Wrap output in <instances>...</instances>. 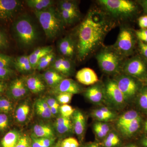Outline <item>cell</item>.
<instances>
[{
	"label": "cell",
	"instance_id": "obj_1",
	"mask_svg": "<svg viewBox=\"0 0 147 147\" xmlns=\"http://www.w3.org/2000/svg\"><path fill=\"white\" fill-rule=\"evenodd\" d=\"M112 21L106 13L97 9L88 12L76 31V55L79 61L85 60L101 46L112 28Z\"/></svg>",
	"mask_w": 147,
	"mask_h": 147
},
{
	"label": "cell",
	"instance_id": "obj_2",
	"mask_svg": "<svg viewBox=\"0 0 147 147\" xmlns=\"http://www.w3.org/2000/svg\"><path fill=\"white\" fill-rule=\"evenodd\" d=\"M12 32L20 47L27 48L34 45L38 39V32L31 18L26 14L18 16L13 21Z\"/></svg>",
	"mask_w": 147,
	"mask_h": 147
},
{
	"label": "cell",
	"instance_id": "obj_3",
	"mask_svg": "<svg viewBox=\"0 0 147 147\" xmlns=\"http://www.w3.org/2000/svg\"><path fill=\"white\" fill-rule=\"evenodd\" d=\"M45 35L49 39H54L63 30L65 24L57 8L54 6L39 11H34Z\"/></svg>",
	"mask_w": 147,
	"mask_h": 147
},
{
	"label": "cell",
	"instance_id": "obj_4",
	"mask_svg": "<svg viewBox=\"0 0 147 147\" xmlns=\"http://www.w3.org/2000/svg\"><path fill=\"white\" fill-rule=\"evenodd\" d=\"M100 5L106 14L117 19H124L130 17L137 9V6L129 0H100Z\"/></svg>",
	"mask_w": 147,
	"mask_h": 147
},
{
	"label": "cell",
	"instance_id": "obj_5",
	"mask_svg": "<svg viewBox=\"0 0 147 147\" xmlns=\"http://www.w3.org/2000/svg\"><path fill=\"white\" fill-rule=\"evenodd\" d=\"M122 57L113 47H105L96 55L98 65L102 71L108 74L118 73L122 68Z\"/></svg>",
	"mask_w": 147,
	"mask_h": 147
},
{
	"label": "cell",
	"instance_id": "obj_6",
	"mask_svg": "<svg viewBox=\"0 0 147 147\" xmlns=\"http://www.w3.org/2000/svg\"><path fill=\"white\" fill-rule=\"evenodd\" d=\"M135 39L133 33L128 28H122L113 48L122 57L128 56L133 51Z\"/></svg>",
	"mask_w": 147,
	"mask_h": 147
},
{
	"label": "cell",
	"instance_id": "obj_7",
	"mask_svg": "<svg viewBox=\"0 0 147 147\" xmlns=\"http://www.w3.org/2000/svg\"><path fill=\"white\" fill-rule=\"evenodd\" d=\"M22 6V2L18 0H0V22L14 21Z\"/></svg>",
	"mask_w": 147,
	"mask_h": 147
},
{
	"label": "cell",
	"instance_id": "obj_8",
	"mask_svg": "<svg viewBox=\"0 0 147 147\" xmlns=\"http://www.w3.org/2000/svg\"><path fill=\"white\" fill-rule=\"evenodd\" d=\"M122 69L127 75L141 79L146 78L147 66L143 60L139 57L132 58L123 65Z\"/></svg>",
	"mask_w": 147,
	"mask_h": 147
},
{
	"label": "cell",
	"instance_id": "obj_9",
	"mask_svg": "<svg viewBox=\"0 0 147 147\" xmlns=\"http://www.w3.org/2000/svg\"><path fill=\"white\" fill-rule=\"evenodd\" d=\"M119 89L123 94L125 101L132 98L139 89V85L132 76L123 74L119 76L116 80Z\"/></svg>",
	"mask_w": 147,
	"mask_h": 147
},
{
	"label": "cell",
	"instance_id": "obj_10",
	"mask_svg": "<svg viewBox=\"0 0 147 147\" xmlns=\"http://www.w3.org/2000/svg\"><path fill=\"white\" fill-rule=\"evenodd\" d=\"M105 96L113 105L117 106L123 105L125 100L115 80L108 81L104 87Z\"/></svg>",
	"mask_w": 147,
	"mask_h": 147
},
{
	"label": "cell",
	"instance_id": "obj_11",
	"mask_svg": "<svg viewBox=\"0 0 147 147\" xmlns=\"http://www.w3.org/2000/svg\"><path fill=\"white\" fill-rule=\"evenodd\" d=\"M24 79L16 78L11 82L8 89L9 94L14 99H19L26 96L29 92Z\"/></svg>",
	"mask_w": 147,
	"mask_h": 147
},
{
	"label": "cell",
	"instance_id": "obj_12",
	"mask_svg": "<svg viewBox=\"0 0 147 147\" xmlns=\"http://www.w3.org/2000/svg\"><path fill=\"white\" fill-rule=\"evenodd\" d=\"M58 49L59 52L64 58L70 59L76 54L75 41L69 36H66L59 40Z\"/></svg>",
	"mask_w": 147,
	"mask_h": 147
},
{
	"label": "cell",
	"instance_id": "obj_13",
	"mask_svg": "<svg viewBox=\"0 0 147 147\" xmlns=\"http://www.w3.org/2000/svg\"><path fill=\"white\" fill-rule=\"evenodd\" d=\"M82 88L79 84L71 79H64L57 86L53 88V91L56 94L60 93H69L72 94L79 93Z\"/></svg>",
	"mask_w": 147,
	"mask_h": 147
},
{
	"label": "cell",
	"instance_id": "obj_14",
	"mask_svg": "<svg viewBox=\"0 0 147 147\" xmlns=\"http://www.w3.org/2000/svg\"><path fill=\"white\" fill-rule=\"evenodd\" d=\"M76 78L79 83L86 86L93 85L98 81L96 74L88 67L82 68L77 71Z\"/></svg>",
	"mask_w": 147,
	"mask_h": 147
},
{
	"label": "cell",
	"instance_id": "obj_15",
	"mask_svg": "<svg viewBox=\"0 0 147 147\" xmlns=\"http://www.w3.org/2000/svg\"><path fill=\"white\" fill-rule=\"evenodd\" d=\"M86 97L91 102L99 103L102 102L105 96L104 88L96 85L87 89L85 93Z\"/></svg>",
	"mask_w": 147,
	"mask_h": 147
},
{
	"label": "cell",
	"instance_id": "obj_16",
	"mask_svg": "<svg viewBox=\"0 0 147 147\" xmlns=\"http://www.w3.org/2000/svg\"><path fill=\"white\" fill-rule=\"evenodd\" d=\"M29 90L34 94L39 93L45 89L44 82L39 76L36 75H30L24 79Z\"/></svg>",
	"mask_w": 147,
	"mask_h": 147
},
{
	"label": "cell",
	"instance_id": "obj_17",
	"mask_svg": "<svg viewBox=\"0 0 147 147\" xmlns=\"http://www.w3.org/2000/svg\"><path fill=\"white\" fill-rule=\"evenodd\" d=\"M73 128L74 132L79 136H83L86 127V121L85 116L79 110L75 111L73 115Z\"/></svg>",
	"mask_w": 147,
	"mask_h": 147
},
{
	"label": "cell",
	"instance_id": "obj_18",
	"mask_svg": "<svg viewBox=\"0 0 147 147\" xmlns=\"http://www.w3.org/2000/svg\"><path fill=\"white\" fill-rule=\"evenodd\" d=\"M53 48L52 46H44L36 48L29 55V60L34 70L36 69L39 60L45 55L53 53Z\"/></svg>",
	"mask_w": 147,
	"mask_h": 147
},
{
	"label": "cell",
	"instance_id": "obj_19",
	"mask_svg": "<svg viewBox=\"0 0 147 147\" xmlns=\"http://www.w3.org/2000/svg\"><path fill=\"white\" fill-rule=\"evenodd\" d=\"M14 67L19 72L29 73L34 70L31 65L28 55L18 56L14 59Z\"/></svg>",
	"mask_w": 147,
	"mask_h": 147
},
{
	"label": "cell",
	"instance_id": "obj_20",
	"mask_svg": "<svg viewBox=\"0 0 147 147\" xmlns=\"http://www.w3.org/2000/svg\"><path fill=\"white\" fill-rule=\"evenodd\" d=\"M42 77L47 86L53 88L64 79L63 75L52 69L45 71Z\"/></svg>",
	"mask_w": 147,
	"mask_h": 147
},
{
	"label": "cell",
	"instance_id": "obj_21",
	"mask_svg": "<svg viewBox=\"0 0 147 147\" xmlns=\"http://www.w3.org/2000/svg\"><path fill=\"white\" fill-rule=\"evenodd\" d=\"M92 115L96 119L103 122L113 120L116 117L115 113L106 107H102L93 110Z\"/></svg>",
	"mask_w": 147,
	"mask_h": 147
},
{
	"label": "cell",
	"instance_id": "obj_22",
	"mask_svg": "<svg viewBox=\"0 0 147 147\" xmlns=\"http://www.w3.org/2000/svg\"><path fill=\"white\" fill-rule=\"evenodd\" d=\"M33 133L36 138L54 139L55 134L52 127L47 124H37L33 127Z\"/></svg>",
	"mask_w": 147,
	"mask_h": 147
},
{
	"label": "cell",
	"instance_id": "obj_23",
	"mask_svg": "<svg viewBox=\"0 0 147 147\" xmlns=\"http://www.w3.org/2000/svg\"><path fill=\"white\" fill-rule=\"evenodd\" d=\"M55 127L59 134H64L71 130L73 127V125L69 117L61 116L57 119L55 122Z\"/></svg>",
	"mask_w": 147,
	"mask_h": 147
},
{
	"label": "cell",
	"instance_id": "obj_24",
	"mask_svg": "<svg viewBox=\"0 0 147 147\" xmlns=\"http://www.w3.org/2000/svg\"><path fill=\"white\" fill-rule=\"evenodd\" d=\"M20 138L18 131L15 130H11L3 137L1 144L2 147H15Z\"/></svg>",
	"mask_w": 147,
	"mask_h": 147
},
{
	"label": "cell",
	"instance_id": "obj_25",
	"mask_svg": "<svg viewBox=\"0 0 147 147\" xmlns=\"http://www.w3.org/2000/svg\"><path fill=\"white\" fill-rule=\"evenodd\" d=\"M141 122V119L140 117L128 124L119 128V130L124 137H131L139 129Z\"/></svg>",
	"mask_w": 147,
	"mask_h": 147
},
{
	"label": "cell",
	"instance_id": "obj_26",
	"mask_svg": "<svg viewBox=\"0 0 147 147\" xmlns=\"http://www.w3.org/2000/svg\"><path fill=\"white\" fill-rule=\"evenodd\" d=\"M58 8L67 11L77 19L80 15L78 4L75 1L67 0L59 1Z\"/></svg>",
	"mask_w": 147,
	"mask_h": 147
},
{
	"label": "cell",
	"instance_id": "obj_27",
	"mask_svg": "<svg viewBox=\"0 0 147 147\" xmlns=\"http://www.w3.org/2000/svg\"><path fill=\"white\" fill-rule=\"evenodd\" d=\"M27 5L34 9V11H39L53 6L54 1L52 0H28L26 1Z\"/></svg>",
	"mask_w": 147,
	"mask_h": 147
},
{
	"label": "cell",
	"instance_id": "obj_28",
	"mask_svg": "<svg viewBox=\"0 0 147 147\" xmlns=\"http://www.w3.org/2000/svg\"><path fill=\"white\" fill-rule=\"evenodd\" d=\"M139 117L140 116L136 111L132 110L127 111L119 118L117 122V126L118 128H120Z\"/></svg>",
	"mask_w": 147,
	"mask_h": 147
},
{
	"label": "cell",
	"instance_id": "obj_29",
	"mask_svg": "<svg viewBox=\"0 0 147 147\" xmlns=\"http://www.w3.org/2000/svg\"><path fill=\"white\" fill-rule=\"evenodd\" d=\"M30 112V107L28 103H25L19 105L15 113V117L19 123L26 121Z\"/></svg>",
	"mask_w": 147,
	"mask_h": 147
},
{
	"label": "cell",
	"instance_id": "obj_30",
	"mask_svg": "<svg viewBox=\"0 0 147 147\" xmlns=\"http://www.w3.org/2000/svg\"><path fill=\"white\" fill-rule=\"evenodd\" d=\"M93 129L96 136L99 139H102L105 138L109 134L110 127L108 124L99 121L94 124Z\"/></svg>",
	"mask_w": 147,
	"mask_h": 147
},
{
	"label": "cell",
	"instance_id": "obj_31",
	"mask_svg": "<svg viewBox=\"0 0 147 147\" xmlns=\"http://www.w3.org/2000/svg\"><path fill=\"white\" fill-rule=\"evenodd\" d=\"M120 139L115 132H110L104 139L103 144L105 147H115L119 144Z\"/></svg>",
	"mask_w": 147,
	"mask_h": 147
},
{
	"label": "cell",
	"instance_id": "obj_32",
	"mask_svg": "<svg viewBox=\"0 0 147 147\" xmlns=\"http://www.w3.org/2000/svg\"><path fill=\"white\" fill-rule=\"evenodd\" d=\"M14 59L8 55L0 53V67L11 69L14 67Z\"/></svg>",
	"mask_w": 147,
	"mask_h": 147
},
{
	"label": "cell",
	"instance_id": "obj_33",
	"mask_svg": "<svg viewBox=\"0 0 147 147\" xmlns=\"http://www.w3.org/2000/svg\"><path fill=\"white\" fill-rule=\"evenodd\" d=\"M57 9L65 25H71L77 19L67 11L59 8Z\"/></svg>",
	"mask_w": 147,
	"mask_h": 147
},
{
	"label": "cell",
	"instance_id": "obj_34",
	"mask_svg": "<svg viewBox=\"0 0 147 147\" xmlns=\"http://www.w3.org/2000/svg\"><path fill=\"white\" fill-rule=\"evenodd\" d=\"M55 59H56V56L55 54L53 52L51 53L50 57L47 60L38 64L35 69L41 70L45 69L53 63Z\"/></svg>",
	"mask_w": 147,
	"mask_h": 147
},
{
	"label": "cell",
	"instance_id": "obj_35",
	"mask_svg": "<svg viewBox=\"0 0 147 147\" xmlns=\"http://www.w3.org/2000/svg\"><path fill=\"white\" fill-rule=\"evenodd\" d=\"M73 95L69 93H60L57 94V99L58 102L63 105L67 104L71 101Z\"/></svg>",
	"mask_w": 147,
	"mask_h": 147
},
{
	"label": "cell",
	"instance_id": "obj_36",
	"mask_svg": "<svg viewBox=\"0 0 147 147\" xmlns=\"http://www.w3.org/2000/svg\"><path fill=\"white\" fill-rule=\"evenodd\" d=\"M63 67V75H68L72 71L73 65L72 62L70 59L62 57V61Z\"/></svg>",
	"mask_w": 147,
	"mask_h": 147
},
{
	"label": "cell",
	"instance_id": "obj_37",
	"mask_svg": "<svg viewBox=\"0 0 147 147\" xmlns=\"http://www.w3.org/2000/svg\"><path fill=\"white\" fill-rule=\"evenodd\" d=\"M59 110L61 116L65 117H69L75 111V109L68 104L62 105L60 107Z\"/></svg>",
	"mask_w": 147,
	"mask_h": 147
},
{
	"label": "cell",
	"instance_id": "obj_38",
	"mask_svg": "<svg viewBox=\"0 0 147 147\" xmlns=\"http://www.w3.org/2000/svg\"><path fill=\"white\" fill-rule=\"evenodd\" d=\"M61 147H79V142L75 138L69 137L65 139L61 144Z\"/></svg>",
	"mask_w": 147,
	"mask_h": 147
},
{
	"label": "cell",
	"instance_id": "obj_39",
	"mask_svg": "<svg viewBox=\"0 0 147 147\" xmlns=\"http://www.w3.org/2000/svg\"><path fill=\"white\" fill-rule=\"evenodd\" d=\"M9 40L7 36L3 31L0 28V50H4L9 47Z\"/></svg>",
	"mask_w": 147,
	"mask_h": 147
},
{
	"label": "cell",
	"instance_id": "obj_40",
	"mask_svg": "<svg viewBox=\"0 0 147 147\" xmlns=\"http://www.w3.org/2000/svg\"><path fill=\"white\" fill-rule=\"evenodd\" d=\"M62 57L56 58L53 63L51 64V67L52 69H54L63 75V67L62 64Z\"/></svg>",
	"mask_w": 147,
	"mask_h": 147
},
{
	"label": "cell",
	"instance_id": "obj_41",
	"mask_svg": "<svg viewBox=\"0 0 147 147\" xmlns=\"http://www.w3.org/2000/svg\"><path fill=\"white\" fill-rule=\"evenodd\" d=\"M14 74L12 69L0 67V81L7 80L10 78Z\"/></svg>",
	"mask_w": 147,
	"mask_h": 147
},
{
	"label": "cell",
	"instance_id": "obj_42",
	"mask_svg": "<svg viewBox=\"0 0 147 147\" xmlns=\"http://www.w3.org/2000/svg\"><path fill=\"white\" fill-rule=\"evenodd\" d=\"M35 107L37 113L43 118H50L53 116L50 111V108L45 109L37 105H36Z\"/></svg>",
	"mask_w": 147,
	"mask_h": 147
},
{
	"label": "cell",
	"instance_id": "obj_43",
	"mask_svg": "<svg viewBox=\"0 0 147 147\" xmlns=\"http://www.w3.org/2000/svg\"><path fill=\"white\" fill-rule=\"evenodd\" d=\"M139 102L141 108L147 110V89L142 92L139 96Z\"/></svg>",
	"mask_w": 147,
	"mask_h": 147
},
{
	"label": "cell",
	"instance_id": "obj_44",
	"mask_svg": "<svg viewBox=\"0 0 147 147\" xmlns=\"http://www.w3.org/2000/svg\"><path fill=\"white\" fill-rule=\"evenodd\" d=\"M8 125V118L5 113L0 114V130L4 131Z\"/></svg>",
	"mask_w": 147,
	"mask_h": 147
},
{
	"label": "cell",
	"instance_id": "obj_45",
	"mask_svg": "<svg viewBox=\"0 0 147 147\" xmlns=\"http://www.w3.org/2000/svg\"><path fill=\"white\" fill-rule=\"evenodd\" d=\"M1 99L4 109V113H8L12 109L11 102L8 99L5 98H1Z\"/></svg>",
	"mask_w": 147,
	"mask_h": 147
},
{
	"label": "cell",
	"instance_id": "obj_46",
	"mask_svg": "<svg viewBox=\"0 0 147 147\" xmlns=\"http://www.w3.org/2000/svg\"><path fill=\"white\" fill-rule=\"evenodd\" d=\"M15 147H29V141L28 137L26 136L20 137Z\"/></svg>",
	"mask_w": 147,
	"mask_h": 147
},
{
	"label": "cell",
	"instance_id": "obj_47",
	"mask_svg": "<svg viewBox=\"0 0 147 147\" xmlns=\"http://www.w3.org/2000/svg\"><path fill=\"white\" fill-rule=\"evenodd\" d=\"M43 146L45 147H50L54 143V139L42 138H36Z\"/></svg>",
	"mask_w": 147,
	"mask_h": 147
},
{
	"label": "cell",
	"instance_id": "obj_48",
	"mask_svg": "<svg viewBox=\"0 0 147 147\" xmlns=\"http://www.w3.org/2000/svg\"><path fill=\"white\" fill-rule=\"evenodd\" d=\"M139 47L142 55L147 59V43L139 40Z\"/></svg>",
	"mask_w": 147,
	"mask_h": 147
},
{
	"label": "cell",
	"instance_id": "obj_49",
	"mask_svg": "<svg viewBox=\"0 0 147 147\" xmlns=\"http://www.w3.org/2000/svg\"><path fill=\"white\" fill-rule=\"evenodd\" d=\"M138 23L139 27L142 29L147 28V15L141 16L139 18Z\"/></svg>",
	"mask_w": 147,
	"mask_h": 147
},
{
	"label": "cell",
	"instance_id": "obj_50",
	"mask_svg": "<svg viewBox=\"0 0 147 147\" xmlns=\"http://www.w3.org/2000/svg\"><path fill=\"white\" fill-rule=\"evenodd\" d=\"M45 100L50 108L54 106H59L57 100L53 98L47 97Z\"/></svg>",
	"mask_w": 147,
	"mask_h": 147
},
{
	"label": "cell",
	"instance_id": "obj_51",
	"mask_svg": "<svg viewBox=\"0 0 147 147\" xmlns=\"http://www.w3.org/2000/svg\"><path fill=\"white\" fill-rule=\"evenodd\" d=\"M33 140L31 147H45L43 146L36 138H33Z\"/></svg>",
	"mask_w": 147,
	"mask_h": 147
},
{
	"label": "cell",
	"instance_id": "obj_52",
	"mask_svg": "<svg viewBox=\"0 0 147 147\" xmlns=\"http://www.w3.org/2000/svg\"><path fill=\"white\" fill-rule=\"evenodd\" d=\"M50 108L52 115L53 116H55L58 114L59 106H54V107H50Z\"/></svg>",
	"mask_w": 147,
	"mask_h": 147
},
{
	"label": "cell",
	"instance_id": "obj_53",
	"mask_svg": "<svg viewBox=\"0 0 147 147\" xmlns=\"http://www.w3.org/2000/svg\"><path fill=\"white\" fill-rule=\"evenodd\" d=\"M6 88V84L3 81H0V95L5 91Z\"/></svg>",
	"mask_w": 147,
	"mask_h": 147
},
{
	"label": "cell",
	"instance_id": "obj_54",
	"mask_svg": "<svg viewBox=\"0 0 147 147\" xmlns=\"http://www.w3.org/2000/svg\"><path fill=\"white\" fill-rule=\"evenodd\" d=\"M141 4L145 13H147V0L141 1Z\"/></svg>",
	"mask_w": 147,
	"mask_h": 147
},
{
	"label": "cell",
	"instance_id": "obj_55",
	"mask_svg": "<svg viewBox=\"0 0 147 147\" xmlns=\"http://www.w3.org/2000/svg\"><path fill=\"white\" fill-rule=\"evenodd\" d=\"M139 40L147 43V36H137Z\"/></svg>",
	"mask_w": 147,
	"mask_h": 147
},
{
	"label": "cell",
	"instance_id": "obj_56",
	"mask_svg": "<svg viewBox=\"0 0 147 147\" xmlns=\"http://www.w3.org/2000/svg\"><path fill=\"white\" fill-rule=\"evenodd\" d=\"M85 147H100L98 144L96 143H92L88 144Z\"/></svg>",
	"mask_w": 147,
	"mask_h": 147
},
{
	"label": "cell",
	"instance_id": "obj_57",
	"mask_svg": "<svg viewBox=\"0 0 147 147\" xmlns=\"http://www.w3.org/2000/svg\"><path fill=\"white\" fill-rule=\"evenodd\" d=\"M142 144L144 147H147V136L144 138L142 141Z\"/></svg>",
	"mask_w": 147,
	"mask_h": 147
},
{
	"label": "cell",
	"instance_id": "obj_58",
	"mask_svg": "<svg viewBox=\"0 0 147 147\" xmlns=\"http://www.w3.org/2000/svg\"><path fill=\"white\" fill-rule=\"evenodd\" d=\"M123 147H138L137 145L134 144H129Z\"/></svg>",
	"mask_w": 147,
	"mask_h": 147
},
{
	"label": "cell",
	"instance_id": "obj_59",
	"mask_svg": "<svg viewBox=\"0 0 147 147\" xmlns=\"http://www.w3.org/2000/svg\"><path fill=\"white\" fill-rule=\"evenodd\" d=\"M144 129L145 131L147 132V120L146 121V123H145L144 125Z\"/></svg>",
	"mask_w": 147,
	"mask_h": 147
},
{
	"label": "cell",
	"instance_id": "obj_60",
	"mask_svg": "<svg viewBox=\"0 0 147 147\" xmlns=\"http://www.w3.org/2000/svg\"><path fill=\"white\" fill-rule=\"evenodd\" d=\"M55 147H61L59 145H57Z\"/></svg>",
	"mask_w": 147,
	"mask_h": 147
},
{
	"label": "cell",
	"instance_id": "obj_61",
	"mask_svg": "<svg viewBox=\"0 0 147 147\" xmlns=\"http://www.w3.org/2000/svg\"></svg>",
	"mask_w": 147,
	"mask_h": 147
}]
</instances>
